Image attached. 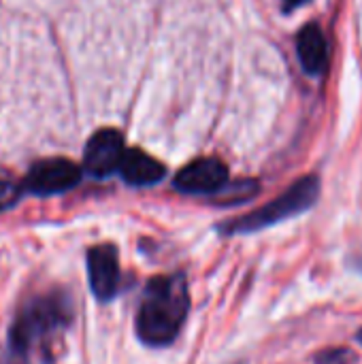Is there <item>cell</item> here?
I'll return each instance as SVG.
<instances>
[{"mask_svg": "<svg viewBox=\"0 0 362 364\" xmlns=\"http://www.w3.org/2000/svg\"><path fill=\"white\" fill-rule=\"evenodd\" d=\"M119 173H122L126 183L143 188V186L158 183L164 177L166 168L156 158H151L149 154H145L141 149H128L124 154Z\"/></svg>", "mask_w": 362, "mask_h": 364, "instance_id": "9", "label": "cell"}, {"mask_svg": "<svg viewBox=\"0 0 362 364\" xmlns=\"http://www.w3.org/2000/svg\"><path fill=\"white\" fill-rule=\"evenodd\" d=\"M320 194V181L318 177H303L299 179L294 186H290L282 196H277L275 200L267 203L265 207L243 215V218H237L233 222H228L224 228V232L233 235V232H256V230H262L267 226H273V224H280L288 218H294L303 211H307L316 198Z\"/></svg>", "mask_w": 362, "mask_h": 364, "instance_id": "3", "label": "cell"}, {"mask_svg": "<svg viewBox=\"0 0 362 364\" xmlns=\"http://www.w3.org/2000/svg\"><path fill=\"white\" fill-rule=\"evenodd\" d=\"M66 320L68 311L58 299L30 303L11 326L9 364H51L47 358V339L64 326Z\"/></svg>", "mask_w": 362, "mask_h": 364, "instance_id": "2", "label": "cell"}, {"mask_svg": "<svg viewBox=\"0 0 362 364\" xmlns=\"http://www.w3.org/2000/svg\"><path fill=\"white\" fill-rule=\"evenodd\" d=\"M90 288L98 301H111L119 286V260L113 245H96L87 252Z\"/></svg>", "mask_w": 362, "mask_h": 364, "instance_id": "7", "label": "cell"}, {"mask_svg": "<svg viewBox=\"0 0 362 364\" xmlns=\"http://www.w3.org/2000/svg\"><path fill=\"white\" fill-rule=\"evenodd\" d=\"M81 181V168L64 158H49L36 162L23 181V188L38 196H51L75 188Z\"/></svg>", "mask_w": 362, "mask_h": 364, "instance_id": "4", "label": "cell"}, {"mask_svg": "<svg viewBox=\"0 0 362 364\" xmlns=\"http://www.w3.org/2000/svg\"><path fill=\"white\" fill-rule=\"evenodd\" d=\"M352 354L348 350H329L324 354L318 356V364H350Z\"/></svg>", "mask_w": 362, "mask_h": 364, "instance_id": "11", "label": "cell"}, {"mask_svg": "<svg viewBox=\"0 0 362 364\" xmlns=\"http://www.w3.org/2000/svg\"><path fill=\"white\" fill-rule=\"evenodd\" d=\"M124 136L113 130V128H105L98 130L85 145V154H83V168L92 175V177H109L111 173L119 171L122 160H124Z\"/></svg>", "mask_w": 362, "mask_h": 364, "instance_id": "5", "label": "cell"}, {"mask_svg": "<svg viewBox=\"0 0 362 364\" xmlns=\"http://www.w3.org/2000/svg\"><path fill=\"white\" fill-rule=\"evenodd\" d=\"M19 194H21V190H19L15 183H11V181H0V211L11 209V207L17 203Z\"/></svg>", "mask_w": 362, "mask_h": 364, "instance_id": "10", "label": "cell"}, {"mask_svg": "<svg viewBox=\"0 0 362 364\" xmlns=\"http://www.w3.org/2000/svg\"><path fill=\"white\" fill-rule=\"evenodd\" d=\"M190 309V294L183 275L154 277L137 311V335L143 343L169 346L181 331Z\"/></svg>", "mask_w": 362, "mask_h": 364, "instance_id": "1", "label": "cell"}, {"mask_svg": "<svg viewBox=\"0 0 362 364\" xmlns=\"http://www.w3.org/2000/svg\"><path fill=\"white\" fill-rule=\"evenodd\" d=\"M290 6H297V4H303V2H307V0H286Z\"/></svg>", "mask_w": 362, "mask_h": 364, "instance_id": "12", "label": "cell"}, {"mask_svg": "<svg viewBox=\"0 0 362 364\" xmlns=\"http://www.w3.org/2000/svg\"><path fill=\"white\" fill-rule=\"evenodd\" d=\"M297 51L303 68L309 75H320L329 64V43L318 23L305 26L297 36Z\"/></svg>", "mask_w": 362, "mask_h": 364, "instance_id": "8", "label": "cell"}, {"mask_svg": "<svg viewBox=\"0 0 362 364\" xmlns=\"http://www.w3.org/2000/svg\"><path fill=\"white\" fill-rule=\"evenodd\" d=\"M358 341H361V343H362V331H361V333H358Z\"/></svg>", "mask_w": 362, "mask_h": 364, "instance_id": "13", "label": "cell"}, {"mask_svg": "<svg viewBox=\"0 0 362 364\" xmlns=\"http://www.w3.org/2000/svg\"><path fill=\"white\" fill-rule=\"evenodd\" d=\"M226 179L228 171L218 158H201L177 173L175 188L183 194H218Z\"/></svg>", "mask_w": 362, "mask_h": 364, "instance_id": "6", "label": "cell"}]
</instances>
